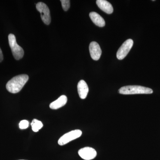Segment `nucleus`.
I'll use <instances>...</instances> for the list:
<instances>
[{
    "mask_svg": "<svg viewBox=\"0 0 160 160\" xmlns=\"http://www.w3.org/2000/svg\"><path fill=\"white\" fill-rule=\"evenodd\" d=\"M36 8L41 13V18L44 23L49 25L51 22V17L49 7L45 3L40 2L36 4Z\"/></svg>",
    "mask_w": 160,
    "mask_h": 160,
    "instance_id": "nucleus-5",
    "label": "nucleus"
},
{
    "mask_svg": "<svg viewBox=\"0 0 160 160\" xmlns=\"http://www.w3.org/2000/svg\"><path fill=\"white\" fill-rule=\"evenodd\" d=\"M3 60V55L2 52V50L0 48V62H2Z\"/></svg>",
    "mask_w": 160,
    "mask_h": 160,
    "instance_id": "nucleus-16",
    "label": "nucleus"
},
{
    "mask_svg": "<svg viewBox=\"0 0 160 160\" xmlns=\"http://www.w3.org/2000/svg\"><path fill=\"white\" fill-rule=\"evenodd\" d=\"M31 125L32 131L35 132H37L40 129H42L43 126L42 123L41 121L35 119L32 120Z\"/></svg>",
    "mask_w": 160,
    "mask_h": 160,
    "instance_id": "nucleus-13",
    "label": "nucleus"
},
{
    "mask_svg": "<svg viewBox=\"0 0 160 160\" xmlns=\"http://www.w3.org/2000/svg\"><path fill=\"white\" fill-rule=\"evenodd\" d=\"M82 133V131L79 129L72 130L60 138L58 141V143L60 146H64L69 142L80 137Z\"/></svg>",
    "mask_w": 160,
    "mask_h": 160,
    "instance_id": "nucleus-4",
    "label": "nucleus"
},
{
    "mask_svg": "<svg viewBox=\"0 0 160 160\" xmlns=\"http://www.w3.org/2000/svg\"></svg>",
    "mask_w": 160,
    "mask_h": 160,
    "instance_id": "nucleus-17",
    "label": "nucleus"
},
{
    "mask_svg": "<svg viewBox=\"0 0 160 160\" xmlns=\"http://www.w3.org/2000/svg\"><path fill=\"white\" fill-rule=\"evenodd\" d=\"M80 157L85 160H91L97 156V153L95 150L91 147H86L80 149L78 151Z\"/></svg>",
    "mask_w": 160,
    "mask_h": 160,
    "instance_id": "nucleus-7",
    "label": "nucleus"
},
{
    "mask_svg": "<svg viewBox=\"0 0 160 160\" xmlns=\"http://www.w3.org/2000/svg\"><path fill=\"white\" fill-rule=\"evenodd\" d=\"M62 7L65 11H67L70 6V1L69 0H61Z\"/></svg>",
    "mask_w": 160,
    "mask_h": 160,
    "instance_id": "nucleus-14",
    "label": "nucleus"
},
{
    "mask_svg": "<svg viewBox=\"0 0 160 160\" xmlns=\"http://www.w3.org/2000/svg\"><path fill=\"white\" fill-rule=\"evenodd\" d=\"M89 87L87 83L84 80H82L78 84V90L80 98L82 99L86 98L89 92Z\"/></svg>",
    "mask_w": 160,
    "mask_h": 160,
    "instance_id": "nucleus-9",
    "label": "nucleus"
},
{
    "mask_svg": "<svg viewBox=\"0 0 160 160\" xmlns=\"http://www.w3.org/2000/svg\"><path fill=\"white\" fill-rule=\"evenodd\" d=\"M133 40L131 39L126 40L120 47L117 53V58L118 59L122 60L131 50L133 46Z\"/></svg>",
    "mask_w": 160,
    "mask_h": 160,
    "instance_id": "nucleus-6",
    "label": "nucleus"
},
{
    "mask_svg": "<svg viewBox=\"0 0 160 160\" xmlns=\"http://www.w3.org/2000/svg\"><path fill=\"white\" fill-rule=\"evenodd\" d=\"M96 3L99 8L107 14H111L113 12V7L108 1L106 0H97Z\"/></svg>",
    "mask_w": 160,
    "mask_h": 160,
    "instance_id": "nucleus-10",
    "label": "nucleus"
},
{
    "mask_svg": "<svg viewBox=\"0 0 160 160\" xmlns=\"http://www.w3.org/2000/svg\"><path fill=\"white\" fill-rule=\"evenodd\" d=\"M120 94L125 95L136 94H151L152 89L140 86H128L121 87L118 90Z\"/></svg>",
    "mask_w": 160,
    "mask_h": 160,
    "instance_id": "nucleus-2",
    "label": "nucleus"
},
{
    "mask_svg": "<svg viewBox=\"0 0 160 160\" xmlns=\"http://www.w3.org/2000/svg\"><path fill=\"white\" fill-rule=\"evenodd\" d=\"M29 126V122L26 120H22L19 123V128L22 129H27Z\"/></svg>",
    "mask_w": 160,
    "mask_h": 160,
    "instance_id": "nucleus-15",
    "label": "nucleus"
},
{
    "mask_svg": "<svg viewBox=\"0 0 160 160\" xmlns=\"http://www.w3.org/2000/svg\"><path fill=\"white\" fill-rule=\"evenodd\" d=\"M9 46L11 48L12 55L15 59L18 60L23 58L24 51L22 48L18 45L14 34H9L8 36Z\"/></svg>",
    "mask_w": 160,
    "mask_h": 160,
    "instance_id": "nucleus-3",
    "label": "nucleus"
},
{
    "mask_svg": "<svg viewBox=\"0 0 160 160\" xmlns=\"http://www.w3.org/2000/svg\"><path fill=\"white\" fill-rule=\"evenodd\" d=\"M29 80L27 75L17 76L9 80L6 84V89L9 92L16 93L19 92Z\"/></svg>",
    "mask_w": 160,
    "mask_h": 160,
    "instance_id": "nucleus-1",
    "label": "nucleus"
},
{
    "mask_svg": "<svg viewBox=\"0 0 160 160\" xmlns=\"http://www.w3.org/2000/svg\"><path fill=\"white\" fill-rule=\"evenodd\" d=\"M89 52L92 59L98 61L99 59L102 55V50L99 45L95 42L90 43L89 46Z\"/></svg>",
    "mask_w": 160,
    "mask_h": 160,
    "instance_id": "nucleus-8",
    "label": "nucleus"
},
{
    "mask_svg": "<svg viewBox=\"0 0 160 160\" xmlns=\"http://www.w3.org/2000/svg\"><path fill=\"white\" fill-rule=\"evenodd\" d=\"M89 17L92 21L99 27H102L105 26V20L97 12H92L89 13Z\"/></svg>",
    "mask_w": 160,
    "mask_h": 160,
    "instance_id": "nucleus-12",
    "label": "nucleus"
},
{
    "mask_svg": "<svg viewBox=\"0 0 160 160\" xmlns=\"http://www.w3.org/2000/svg\"><path fill=\"white\" fill-rule=\"evenodd\" d=\"M67 102V98L66 96L62 95L57 100L52 102L49 105L51 109H57L65 106Z\"/></svg>",
    "mask_w": 160,
    "mask_h": 160,
    "instance_id": "nucleus-11",
    "label": "nucleus"
}]
</instances>
